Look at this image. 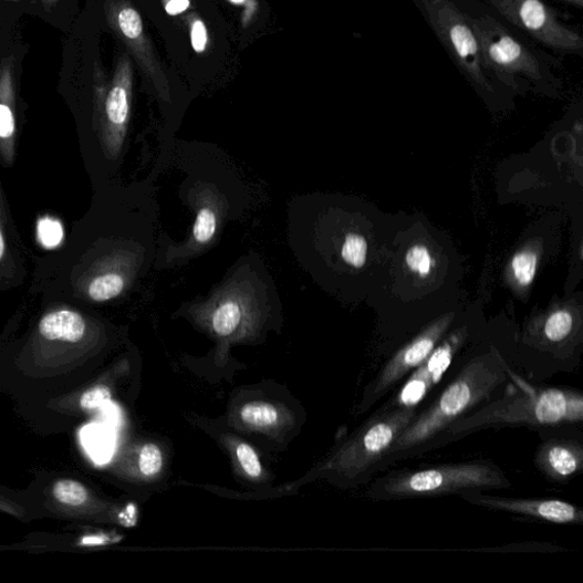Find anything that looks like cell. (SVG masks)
Wrapping results in <instances>:
<instances>
[{
    "mask_svg": "<svg viewBox=\"0 0 583 583\" xmlns=\"http://www.w3.org/2000/svg\"><path fill=\"white\" fill-rule=\"evenodd\" d=\"M239 421L247 429L259 433H271L282 425L284 415L281 409L271 403L251 402L238 410Z\"/></svg>",
    "mask_w": 583,
    "mask_h": 583,
    "instance_id": "cell-17",
    "label": "cell"
},
{
    "mask_svg": "<svg viewBox=\"0 0 583 583\" xmlns=\"http://www.w3.org/2000/svg\"><path fill=\"white\" fill-rule=\"evenodd\" d=\"M417 413V408L382 407L329 459L323 472L344 487L366 483L383 471L388 452Z\"/></svg>",
    "mask_w": 583,
    "mask_h": 583,
    "instance_id": "cell-4",
    "label": "cell"
},
{
    "mask_svg": "<svg viewBox=\"0 0 583 583\" xmlns=\"http://www.w3.org/2000/svg\"><path fill=\"white\" fill-rule=\"evenodd\" d=\"M510 377L511 369L494 357L477 358L464 366L438 398L417 413L388 452L383 470L398 460L437 448L452 424L492 402Z\"/></svg>",
    "mask_w": 583,
    "mask_h": 583,
    "instance_id": "cell-1",
    "label": "cell"
},
{
    "mask_svg": "<svg viewBox=\"0 0 583 583\" xmlns=\"http://www.w3.org/2000/svg\"><path fill=\"white\" fill-rule=\"evenodd\" d=\"M53 493L60 502L69 507H82L89 499L87 489L73 480L59 481L54 486Z\"/></svg>",
    "mask_w": 583,
    "mask_h": 583,
    "instance_id": "cell-21",
    "label": "cell"
},
{
    "mask_svg": "<svg viewBox=\"0 0 583 583\" xmlns=\"http://www.w3.org/2000/svg\"><path fill=\"white\" fill-rule=\"evenodd\" d=\"M86 449L96 459H103L110 452V439L106 433L97 426H89L84 433Z\"/></svg>",
    "mask_w": 583,
    "mask_h": 583,
    "instance_id": "cell-24",
    "label": "cell"
},
{
    "mask_svg": "<svg viewBox=\"0 0 583 583\" xmlns=\"http://www.w3.org/2000/svg\"><path fill=\"white\" fill-rule=\"evenodd\" d=\"M537 469L554 482L566 483L583 468L582 443L573 438H553L537 450Z\"/></svg>",
    "mask_w": 583,
    "mask_h": 583,
    "instance_id": "cell-12",
    "label": "cell"
},
{
    "mask_svg": "<svg viewBox=\"0 0 583 583\" xmlns=\"http://www.w3.org/2000/svg\"><path fill=\"white\" fill-rule=\"evenodd\" d=\"M137 465L144 478L150 479L159 476L164 468V454L162 448L154 444L144 445L139 450Z\"/></svg>",
    "mask_w": 583,
    "mask_h": 583,
    "instance_id": "cell-19",
    "label": "cell"
},
{
    "mask_svg": "<svg viewBox=\"0 0 583 583\" xmlns=\"http://www.w3.org/2000/svg\"><path fill=\"white\" fill-rule=\"evenodd\" d=\"M426 2V0H420V3Z\"/></svg>",
    "mask_w": 583,
    "mask_h": 583,
    "instance_id": "cell-36",
    "label": "cell"
},
{
    "mask_svg": "<svg viewBox=\"0 0 583 583\" xmlns=\"http://www.w3.org/2000/svg\"><path fill=\"white\" fill-rule=\"evenodd\" d=\"M456 355V345L445 343L435 348L405 382L399 394L388 400L385 408H416L441 381Z\"/></svg>",
    "mask_w": 583,
    "mask_h": 583,
    "instance_id": "cell-10",
    "label": "cell"
},
{
    "mask_svg": "<svg viewBox=\"0 0 583 583\" xmlns=\"http://www.w3.org/2000/svg\"><path fill=\"white\" fill-rule=\"evenodd\" d=\"M573 326V316L568 311H558L548 320L543 334L550 343L559 344L572 334Z\"/></svg>",
    "mask_w": 583,
    "mask_h": 583,
    "instance_id": "cell-20",
    "label": "cell"
},
{
    "mask_svg": "<svg viewBox=\"0 0 583 583\" xmlns=\"http://www.w3.org/2000/svg\"><path fill=\"white\" fill-rule=\"evenodd\" d=\"M218 217L217 212L210 208H202L197 216L192 227V242L198 246L209 244L217 232Z\"/></svg>",
    "mask_w": 583,
    "mask_h": 583,
    "instance_id": "cell-18",
    "label": "cell"
},
{
    "mask_svg": "<svg viewBox=\"0 0 583 583\" xmlns=\"http://www.w3.org/2000/svg\"><path fill=\"white\" fill-rule=\"evenodd\" d=\"M421 4L456 64L480 89L491 91L478 38L465 14L449 0H426Z\"/></svg>",
    "mask_w": 583,
    "mask_h": 583,
    "instance_id": "cell-6",
    "label": "cell"
},
{
    "mask_svg": "<svg viewBox=\"0 0 583 583\" xmlns=\"http://www.w3.org/2000/svg\"><path fill=\"white\" fill-rule=\"evenodd\" d=\"M503 19L537 43L555 52L581 55V34L562 23L542 0H485Z\"/></svg>",
    "mask_w": 583,
    "mask_h": 583,
    "instance_id": "cell-7",
    "label": "cell"
},
{
    "mask_svg": "<svg viewBox=\"0 0 583 583\" xmlns=\"http://www.w3.org/2000/svg\"><path fill=\"white\" fill-rule=\"evenodd\" d=\"M39 2L42 3L45 10L51 11L52 9L56 8L62 0H39Z\"/></svg>",
    "mask_w": 583,
    "mask_h": 583,
    "instance_id": "cell-32",
    "label": "cell"
},
{
    "mask_svg": "<svg viewBox=\"0 0 583 583\" xmlns=\"http://www.w3.org/2000/svg\"><path fill=\"white\" fill-rule=\"evenodd\" d=\"M236 456L240 468L247 477L258 480L262 477V464L257 451L248 444L240 443L236 447Z\"/></svg>",
    "mask_w": 583,
    "mask_h": 583,
    "instance_id": "cell-22",
    "label": "cell"
},
{
    "mask_svg": "<svg viewBox=\"0 0 583 583\" xmlns=\"http://www.w3.org/2000/svg\"><path fill=\"white\" fill-rule=\"evenodd\" d=\"M407 263L413 271L425 277L431 270V257L425 247H413L407 253Z\"/></svg>",
    "mask_w": 583,
    "mask_h": 583,
    "instance_id": "cell-27",
    "label": "cell"
},
{
    "mask_svg": "<svg viewBox=\"0 0 583 583\" xmlns=\"http://www.w3.org/2000/svg\"><path fill=\"white\" fill-rule=\"evenodd\" d=\"M367 243L361 236H348L342 248V258L348 264L362 268L366 262Z\"/></svg>",
    "mask_w": 583,
    "mask_h": 583,
    "instance_id": "cell-23",
    "label": "cell"
},
{
    "mask_svg": "<svg viewBox=\"0 0 583 583\" xmlns=\"http://www.w3.org/2000/svg\"><path fill=\"white\" fill-rule=\"evenodd\" d=\"M559 2L577 8L580 10L583 8V0H559Z\"/></svg>",
    "mask_w": 583,
    "mask_h": 583,
    "instance_id": "cell-33",
    "label": "cell"
},
{
    "mask_svg": "<svg viewBox=\"0 0 583 583\" xmlns=\"http://www.w3.org/2000/svg\"><path fill=\"white\" fill-rule=\"evenodd\" d=\"M10 2H22V0H10Z\"/></svg>",
    "mask_w": 583,
    "mask_h": 583,
    "instance_id": "cell-35",
    "label": "cell"
},
{
    "mask_svg": "<svg viewBox=\"0 0 583 583\" xmlns=\"http://www.w3.org/2000/svg\"><path fill=\"white\" fill-rule=\"evenodd\" d=\"M512 384L492 400L449 427L441 447L458 438L509 426L554 427L579 424L583 419V396L570 388L537 387L511 371Z\"/></svg>",
    "mask_w": 583,
    "mask_h": 583,
    "instance_id": "cell-2",
    "label": "cell"
},
{
    "mask_svg": "<svg viewBox=\"0 0 583 583\" xmlns=\"http://www.w3.org/2000/svg\"><path fill=\"white\" fill-rule=\"evenodd\" d=\"M19 125L15 83V60L0 61V165L11 168L18 150Z\"/></svg>",
    "mask_w": 583,
    "mask_h": 583,
    "instance_id": "cell-11",
    "label": "cell"
},
{
    "mask_svg": "<svg viewBox=\"0 0 583 583\" xmlns=\"http://www.w3.org/2000/svg\"><path fill=\"white\" fill-rule=\"evenodd\" d=\"M465 17L478 38L488 74H493L510 87H517L519 81L538 85L555 77L528 46L497 20L486 14Z\"/></svg>",
    "mask_w": 583,
    "mask_h": 583,
    "instance_id": "cell-5",
    "label": "cell"
},
{
    "mask_svg": "<svg viewBox=\"0 0 583 583\" xmlns=\"http://www.w3.org/2000/svg\"><path fill=\"white\" fill-rule=\"evenodd\" d=\"M230 2L235 4H242L244 0H230Z\"/></svg>",
    "mask_w": 583,
    "mask_h": 583,
    "instance_id": "cell-34",
    "label": "cell"
},
{
    "mask_svg": "<svg viewBox=\"0 0 583 583\" xmlns=\"http://www.w3.org/2000/svg\"><path fill=\"white\" fill-rule=\"evenodd\" d=\"M81 292L83 295L96 303H103L118 298L125 291L128 280L118 260H103L81 280Z\"/></svg>",
    "mask_w": 583,
    "mask_h": 583,
    "instance_id": "cell-14",
    "label": "cell"
},
{
    "mask_svg": "<svg viewBox=\"0 0 583 583\" xmlns=\"http://www.w3.org/2000/svg\"><path fill=\"white\" fill-rule=\"evenodd\" d=\"M114 540L111 539L107 534H93V535H86L81 540L82 546H104L107 545V543L113 542Z\"/></svg>",
    "mask_w": 583,
    "mask_h": 583,
    "instance_id": "cell-29",
    "label": "cell"
},
{
    "mask_svg": "<svg viewBox=\"0 0 583 583\" xmlns=\"http://www.w3.org/2000/svg\"><path fill=\"white\" fill-rule=\"evenodd\" d=\"M87 330V320L80 311L66 306L49 311L38 324L39 335L49 342L81 343Z\"/></svg>",
    "mask_w": 583,
    "mask_h": 583,
    "instance_id": "cell-15",
    "label": "cell"
},
{
    "mask_svg": "<svg viewBox=\"0 0 583 583\" xmlns=\"http://www.w3.org/2000/svg\"><path fill=\"white\" fill-rule=\"evenodd\" d=\"M191 45L194 51L202 53L208 43V33L205 23L200 20L192 23L190 31Z\"/></svg>",
    "mask_w": 583,
    "mask_h": 583,
    "instance_id": "cell-28",
    "label": "cell"
},
{
    "mask_svg": "<svg viewBox=\"0 0 583 583\" xmlns=\"http://www.w3.org/2000/svg\"><path fill=\"white\" fill-rule=\"evenodd\" d=\"M23 273L18 231L13 225L6 194L0 183V288L17 283Z\"/></svg>",
    "mask_w": 583,
    "mask_h": 583,
    "instance_id": "cell-13",
    "label": "cell"
},
{
    "mask_svg": "<svg viewBox=\"0 0 583 583\" xmlns=\"http://www.w3.org/2000/svg\"><path fill=\"white\" fill-rule=\"evenodd\" d=\"M189 7V0H170L166 10L170 15H178L185 12Z\"/></svg>",
    "mask_w": 583,
    "mask_h": 583,
    "instance_id": "cell-31",
    "label": "cell"
},
{
    "mask_svg": "<svg viewBox=\"0 0 583 583\" xmlns=\"http://www.w3.org/2000/svg\"><path fill=\"white\" fill-rule=\"evenodd\" d=\"M249 321L250 305L236 293L222 296L211 310V329L221 339L241 333Z\"/></svg>",
    "mask_w": 583,
    "mask_h": 583,
    "instance_id": "cell-16",
    "label": "cell"
},
{
    "mask_svg": "<svg viewBox=\"0 0 583 583\" xmlns=\"http://www.w3.org/2000/svg\"><path fill=\"white\" fill-rule=\"evenodd\" d=\"M112 399V393L106 385H97L90 388L82 399L81 406L86 410H94L104 407Z\"/></svg>",
    "mask_w": 583,
    "mask_h": 583,
    "instance_id": "cell-26",
    "label": "cell"
},
{
    "mask_svg": "<svg viewBox=\"0 0 583 583\" xmlns=\"http://www.w3.org/2000/svg\"><path fill=\"white\" fill-rule=\"evenodd\" d=\"M513 271L518 282L530 285L535 277L537 256L532 252H521L513 259Z\"/></svg>",
    "mask_w": 583,
    "mask_h": 583,
    "instance_id": "cell-25",
    "label": "cell"
},
{
    "mask_svg": "<svg viewBox=\"0 0 583 583\" xmlns=\"http://www.w3.org/2000/svg\"><path fill=\"white\" fill-rule=\"evenodd\" d=\"M121 523L125 527H134L137 522V509L135 504L128 507L119 516Z\"/></svg>",
    "mask_w": 583,
    "mask_h": 583,
    "instance_id": "cell-30",
    "label": "cell"
},
{
    "mask_svg": "<svg viewBox=\"0 0 583 583\" xmlns=\"http://www.w3.org/2000/svg\"><path fill=\"white\" fill-rule=\"evenodd\" d=\"M459 497L476 507L493 511L518 514L553 524H582L583 511L560 499L509 498L483 493V490H471Z\"/></svg>",
    "mask_w": 583,
    "mask_h": 583,
    "instance_id": "cell-9",
    "label": "cell"
},
{
    "mask_svg": "<svg viewBox=\"0 0 583 583\" xmlns=\"http://www.w3.org/2000/svg\"><path fill=\"white\" fill-rule=\"evenodd\" d=\"M95 119L101 143L108 155L115 158L123 148L131 115L132 70L129 61L123 59L115 70L113 81L106 87L103 74L95 66Z\"/></svg>",
    "mask_w": 583,
    "mask_h": 583,
    "instance_id": "cell-8",
    "label": "cell"
},
{
    "mask_svg": "<svg viewBox=\"0 0 583 583\" xmlns=\"http://www.w3.org/2000/svg\"><path fill=\"white\" fill-rule=\"evenodd\" d=\"M512 482L491 460L444 464L388 473L374 481L368 497L391 501L460 494L471 490L508 489Z\"/></svg>",
    "mask_w": 583,
    "mask_h": 583,
    "instance_id": "cell-3",
    "label": "cell"
}]
</instances>
